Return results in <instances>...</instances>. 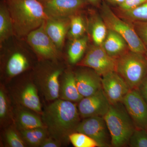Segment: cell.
Wrapping results in <instances>:
<instances>
[{"instance_id":"obj_1","label":"cell","mask_w":147,"mask_h":147,"mask_svg":"<svg viewBox=\"0 0 147 147\" xmlns=\"http://www.w3.org/2000/svg\"><path fill=\"white\" fill-rule=\"evenodd\" d=\"M80 114L76 104L65 100H58L45 108L42 120L53 138L64 141L76 131L80 123Z\"/></svg>"},{"instance_id":"obj_2","label":"cell","mask_w":147,"mask_h":147,"mask_svg":"<svg viewBox=\"0 0 147 147\" xmlns=\"http://www.w3.org/2000/svg\"><path fill=\"white\" fill-rule=\"evenodd\" d=\"M13 23L14 34L27 36L40 27L48 16L43 5L36 0H6Z\"/></svg>"},{"instance_id":"obj_3","label":"cell","mask_w":147,"mask_h":147,"mask_svg":"<svg viewBox=\"0 0 147 147\" xmlns=\"http://www.w3.org/2000/svg\"><path fill=\"white\" fill-rule=\"evenodd\" d=\"M103 118L110 132L111 146L121 147L128 144L136 128L122 102L110 104Z\"/></svg>"},{"instance_id":"obj_4","label":"cell","mask_w":147,"mask_h":147,"mask_svg":"<svg viewBox=\"0 0 147 147\" xmlns=\"http://www.w3.org/2000/svg\"><path fill=\"white\" fill-rule=\"evenodd\" d=\"M100 16L108 29L115 32L125 40L129 50L146 54L147 48L138 36L131 23L117 16L110 5L102 1L100 7Z\"/></svg>"},{"instance_id":"obj_5","label":"cell","mask_w":147,"mask_h":147,"mask_svg":"<svg viewBox=\"0 0 147 147\" xmlns=\"http://www.w3.org/2000/svg\"><path fill=\"white\" fill-rule=\"evenodd\" d=\"M116 71L130 89H137L147 75V57L146 54L131 50L117 59Z\"/></svg>"},{"instance_id":"obj_6","label":"cell","mask_w":147,"mask_h":147,"mask_svg":"<svg viewBox=\"0 0 147 147\" xmlns=\"http://www.w3.org/2000/svg\"><path fill=\"white\" fill-rule=\"evenodd\" d=\"M117 59L111 57L101 45L94 44L89 48L83 60L78 65L91 69L102 76L116 71Z\"/></svg>"},{"instance_id":"obj_7","label":"cell","mask_w":147,"mask_h":147,"mask_svg":"<svg viewBox=\"0 0 147 147\" xmlns=\"http://www.w3.org/2000/svg\"><path fill=\"white\" fill-rule=\"evenodd\" d=\"M76 131L91 137L96 142L99 147L111 146L110 132L103 117L96 116L85 118L80 122Z\"/></svg>"},{"instance_id":"obj_8","label":"cell","mask_w":147,"mask_h":147,"mask_svg":"<svg viewBox=\"0 0 147 147\" xmlns=\"http://www.w3.org/2000/svg\"><path fill=\"white\" fill-rule=\"evenodd\" d=\"M136 128L147 126V103L138 89H130L122 101Z\"/></svg>"},{"instance_id":"obj_9","label":"cell","mask_w":147,"mask_h":147,"mask_svg":"<svg viewBox=\"0 0 147 147\" xmlns=\"http://www.w3.org/2000/svg\"><path fill=\"white\" fill-rule=\"evenodd\" d=\"M101 84L110 104L122 102L130 90L126 82L116 71H111L101 76Z\"/></svg>"},{"instance_id":"obj_10","label":"cell","mask_w":147,"mask_h":147,"mask_svg":"<svg viewBox=\"0 0 147 147\" xmlns=\"http://www.w3.org/2000/svg\"><path fill=\"white\" fill-rule=\"evenodd\" d=\"M89 4L86 0H48L42 5L47 16L69 18Z\"/></svg>"},{"instance_id":"obj_11","label":"cell","mask_w":147,"mask_h":147,"mask_svg":"<svg viewBox=\"0 0 147 147\" xmlns=\"http://www.w3.org/2000/svg\"><path fill=\"white\" fill-rule=\"evenodd\" d=\"M110 105L102 89L92 95L83 98L79 101L78 110L80 116L84 118L96 116L103 117Z\"/></svg>"},{"instance_id":"obj_12","label":"cell","mask_w":147,"mask_h":147,"mask_svg":"<svg viewBox=\"0 0 147 147\" xmlns=\"http://www.w3.org/2000/svg\"><path fill=\"white\" fill-rule=\"evenodd\" d=\"M45 21L27 36V41L38 55L43 57L53 59L57 56L58 48L45 32Z\"/></svg>"},{"instance_id":"obj_13","label":"cell","mask_w":147,"mask_h":147,"mask_svg":"<svg viewBox=\"0 0 147 147\" xmlns=\"http://www.w3.org/2000/svg\"><path fill=\"white\" fill-rule=\"evenodd\" d=\"M75 76L78 90L83 97L92 95L102 89L101 76L91 69L81 70Z\"/></svg>"},{"instance_id":"obj_14","label":"cell","mask_w":147,"mask_h":147,"mask_svg":"<svg viewBox=\"0 0 147 147\" xmlns=\"http://www.w3.org/2000/svg\"><path fill=\"white\" fill-rule=\"evenodd\" d=\"M70 26L69 18L48 16L45 22V30L58 49L62 47Z\"/></svg>"},{"instance_id":"obj_15","label":"cell","mask_w":147,"mask_h":147,"mask_svg":"<svg viewBox=\"0 0 147 147\" xmlns=\"http://www.w3.org/2000/svg\"><path fill=\"white\" fill-rule=\"evenodd\" d=\"M101 46L108 55L116 59L129 50H127L129 48L125 40L115 32L109 29Z\"/></svg>"},{"instance_id":"obj_16","label":"cell","mask_w":147,"mask_h":147,"mask_svg":"<svg viewBox=\"0 0 147 147\" xmlns=\"http://www.w3.org/2000/svg\"><path fill=\"white\" fill-rule=\"evenodd\" d=\"M61 93L63 99L72 102H79L84 98L78 90L75 75L71 72L66 75Z\"/></svg>"},{"instance_id":"obj_17","label":"cell","mask_w":147,"mask_h":147,"mask_svg":"<svg viewBox=\"0 0 147 147\" xmlns=\"http://www.w3.org/2000/svg\"><path fill=\"white\" fill-rule=\"evenodd\" d=\"M14 34L13 23L10 13L5 3L0 6V42L5 40Z\"/></svg>"},{"instance_id":"obj_18","label":"cell","mask_w":147,"mask_h":147,"mask_svg":"<svg viewBox=\"0 0 147 147\" xmlns=\"http://www.w3.org/2000/svg\"><path fill=\"white\" fill-rule=\"evenodd\" d=\"M28 65L26 57L22 53L16 52L9 58L7 64V71L9 76H16L26 69Z\"/></svg>"},{"instance_id":"obj_19","label":"cell","mask_w":147,"mask_h":147,"mask_svg":"<svg viewBox=\"0 0 147 147\" xmlns=\"http://www.w3.org/2000/svg\"><path fill=\"white\" fill-rule=\"evenodd\" d=\"M88 38L87 36L72 40L68 50L69 61L72 64L79 62L86 49Z\"/></svg>"},{"instance_id":"obj_20","label":"cell","mask_w":147,"mask_h":147,"mask_svg":"<svg viewBox=\"0 0 147 147\" xmlns=\"http://www.w3.org/2000/svg\"><path fill=\"white\" fill-rule=\"evenodd\" d=\"M91 34L94 44L101 45L105 40L108 29L101 16L96 15L92 20Z\"/></svg>"},{"instance_id":"obj_21","label":"cell","mask_w":147,"mask_h":147,"mask_svg":"<svg viewBox=\"0 0 147 147\" xmlns=\"http://www.w3.org/2000/svg\"><path fill=\"white\" fill-rule=\"evenodd\" d=\"M21 100L24 105L36 113L41 111V105L36 88L32 84L28 85L21 94Z\"/></svg>"},{"instance_id":"obj_22","label":"cell","mask_w":147,"mask_h":147,"mask_svg":"<svg viewBox=\"0 0 147 147\" xmlns=\"http://www.w3.org/2000/svg\"><path fill=\"white\" fill-rule=\"evenodd\" d=\"M61 73L60 70L53 71L48 76L45 83V94L49 100L57 99L59 94V77Z\"/></svg>"},{"instance_id":"obj_23","label":"cell","mask_w":147,"mask_h":147,"mask_svg":"<svg viewBox=\"0 0 147 147\" xmlns=\"http://www.w3.org/2000/svg\"><path fill=\"white\" fill-rule=\"evenodd\" d=\"M25 140L31 146H40L47 137V130L44 127L24 129L21 131Z\"/></svg>"},{"instance_id":"obj_24","label":"cell","mask_w":147,"mask_h":147,"mask_svg":"<svg viewBox=\"0 0 147 147\" xmlns=\"http://www.w3.org/2000/svg\"><path fill=\"white\" fill-rule=\"evenodd\" d=\"M70 18V26L68 34L72 40L84 36L86 31V26L84 18L77 14L72 15Z\"/></svg>"},{"instance_id":"obj_25","label":"cell","mask_w":147,"mask_h":147,"mask_svg":"<svg viewBox=\"0 0 147 147\" xmlns=\"http://www.w3.org/2000/svg\"><path fill=\"white\" fill-rule=\"evenodd\" d=\"M119 12L129 22L147 21V2L131 10Z\"/></svg>"},{"instance_id":"obj_26","label":"cell","mask_w":147,"mask_h":147,"mask_svg":"<svg viewBox=\"0 0 147 147\" xmlns=\"http://www.w3.org/2000/svg\"><path fill=\"white\" fill-rule=\"evenodd\" d=\"M19 122L24 129H31L43 127L42 121L38 117L26 111H24L20 113L19 116Z\"/></svg>"},{"instance_id":"obj_27","label":"cell","mask_w":147,"mask_h":147,"mask_svg":"<svg viewBox=\"0 0 147 147\" xmlns=\"http://www.w3.org/2000/svg\"><path fill=\"white\" fill-rule=\"evenodd\" d=\"M69 139L75 147H99L94 139L81 132L76 131L71 133L69 136Z\"/></svg>"},{"instance_id":"obj_28","label":"cell","mask_w":147,"mask_h":147,"mask_svg":"<svg viewBox=\"0 0 147 147\" xmlns=\"http://www.w3.org/2000/svg\"><path fill=\"white\" fill-rule=\"evenodd\" d=\"M128 145L131 147H147V130L146 129H135L130 137Z\"/></svg>"},{"instance_id":"obj_29","label":"cell","mask_w":147,"mask_h":147,"mask_svg":"<svg viewBox=\"0 0 147 147\" xmlns=\"http://www.w3.org/2000/svg\"><path fill=\"white\" fill-rule=\"evenodd\" d=\"M140 39L147 48V21L131 22Z\"/></svg>"},{"instance_id":"obj_30","label":"cell","mask_w":147,"mask_h":147,"mask_svg":"<svg viewBox=\"0 0 147 147\" xmlns=\"http://www.w3.org/2000/svg\"><path fill=\"white\" fill-rule=\"evenodd\" d=\"M147 0H125L122 4L117 7L119 11L131 10L146 2Z\"/></svg>"},{"instance_id":"obj_31","label":"cell","mask_w":147,"mask_h":147,"mask_svg":"<svg viewBox=\"0 0 147 147\" xmlns=\"http://www.w3.org/2000/svg\"><path fill=\"white\" fill-rule=\"evenodd\" d=\"M6 139L9 144L12 147H24L25 144L16 132L13 130H10L7 131L6 134Z\"/></svg>"},{"instance_id":"obj_32","label":"cell","mask_w":147,"mask_h":147,"mask_svg":"<svg viewBox=\"0 0 147 147\" xmlns=\"http://www.w3.org/2000/svg\"><path fill=\"white\" fill-rule=\"evenodd\" d=\"M7 110V104L4 93L0 90V117L3 119L5 117Z\"/></svg>"},{"instance_id":"obj_33","label":"cell","mask_w":147,"mask_h":147,"mask_svg":"<svg viewBox=\"0 0 147 147\" xmlns=\"http://www.w3.org/2000/svg\"><path fill=\"white\" fill-rule=\"evenodd\" d=\"M138 89L147 103V75L139 85Z\"/></svg>"},{"instance_id":"obj_34","label":"cell","mask_w":147,"mask_h":147,"mask_svg":"<svg viewBox=\"0 0 147 147\" xmlns=\"http://www.w3.org/2000/svg\"><path fill=\"white\" fill-rule=\"evenodd\" d=\"M60 142L55 139H45L40 146L42 147H58L60 146Z\"/></svg>"},{"instance_id":"obj_35","label":"cell","mask_w":147,"mask_h":147,"mask_svg":"<svg viewBox=\"0 0 147 147\" xmlns=\"http://www.w3.org/2000/svg\"><path fill=\"white\" fill-rule=\"evenodd\" d=\"M108 4H111L112 5L119 6L124 2L125 0H102Z\"/></svg>"},{"instance_id":"obj_36","label":"cell","mask_w":147,"mask_h":147,"mask_svg":"<svg viewBox=\"0 0 147 147\" xmlns=\"http://www.w3.org/2000/svg\"><path fill=\"white\" fill-rule=\"evenodd\" d=\"M91 5L95 7L100 8L102 1V0H86Z\"/></svg>"},{"instance_id":"obj_37","label":"cell","mask_w":147,"mask_h":147,"mask_svg":"<svg viewBox=\"0 0 147 147\" xmlns=\"http://www.w3.org/2000/svg\"><path fill=\"white\" fill-rule=\"evenodd\" d=\"M36 1H38L40 3H42V4H43V3L47 2V1H48V0H36Z\"/></svg>"},{"instance_id":"obj_38","label":"cell","mask_w":147,"mask_h":147,"mask_svg":"<svg viewBox=\"0 0 147 147\" xmlns=\"http://www.w3.org/2000/svg\"><path fill=\"white\" fill-rule=\"evenodd\" d=\"M146 57H147V50L146 53Z\"/></svg>"},{"instance_id":"obj_39","label":"cell","mask_w":147,"mask_h":147,"mask_svg":"<svg viewBox=\"0 0 147 147\" xmlns=\"http://www.w3.org/2000/svg\"><path fill=\"white\" fill-rule=\"evenodd\" d=\"M146 130H147V126L146 127Z\"/></svg>"}]
</instances>
